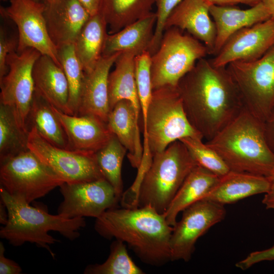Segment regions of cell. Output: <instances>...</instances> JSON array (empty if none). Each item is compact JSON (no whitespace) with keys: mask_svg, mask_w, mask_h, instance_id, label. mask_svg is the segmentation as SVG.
I'll return each instance as SVG.
<instances>
[{"mask_svg":"<svg viewBox=\"0 0 274 274\" xmlns=\"http://www.w3.org/2000/svg\"><path fill=\"white\" fill-rule=\"evenodd\" d=\"M177 88L190 123L207 141L246 108L226 66H215L206 58L197 61Z\"/></svg>","mask_w":274,"mask_h":274,"instance_id":"obj_1","label":"cell"},{"mask_svg":"<svg viewBox=\"0 0 274 274\" xmlns=\"http://www.w3.org/2000/svg\"><path fill=\"white\" fill-rule=\"evenodd\" d=\"M94 228L107 239L115 238L127 244L147 264L161 266L171 261L174 227L151 207L109 209L96 219Z\"/></svg>","mask_w":274,"mask_h":274,"instance_id":"obj_2","label":"cell"},{"mask_svg":"<svg viewBox=\"0 0 274 274\" xmlns=\"http://www.w3.org/2000/svg\"><path fill=\"white\" fill-rule=\"evenodd\" d=\"M206 144L230 170L266 177L274 171V154L265 139L264 122L246 108Z\"/></svg>","mask_w":274,"mask_h":274,"instance_id":"obj_3","label":"cell"},{"mask_svg":"<svg viewBox=\"0 0 274 274\" xmlns=\"http://www.w3.org/2000/svg\"><path fill=\"white\" fill-rule=\"evenodd\" d=\"M142 129L143 153L135 178L138 181L142 180L153 155L174 142L186 137L203 139L190 123L177 87L153 90L146 121Z\"/></svg>","mask_w":274,"mask_h":274,"instance_id":"obj_4","label":"cell"},{"mask_svg":"<svg viewBox=\"0 0 274 274\" xmlns=\"http://www.w3.org/2000/svg\"><path fill=\"white\" fill-rule=\"evenodd\" d=\"M0 196L8 213V221L1 228L0 236L14 246L25 242L35 243L47 249L54 256L49 245L57 241L50 235L49 231H57L73 240L80 236L79 231L86 225L84 218H67L59 214H49L30 206L21 198L11 195L2 187Z\"/></svg>","mask_w":274,"mask_h":274,"instance_id":"obj_5","label":"cell"},{"mask_svg":"<svg viewBox=\"0 0 274 274\" xmlns=\"http://www.w3.org/2000/svg\"><path fill=\"white\" fill-rule=\"evenodd\" d=\"M196 165L180 140L155 154L140 184L136 207H149L163 214Z\"/></svg>","mask_w":274,"mask_h":274,"instance_id":"obj_6","label":"cell"},{"mask_svg":"<svg viewBox=\"0 0 274 274\" xmlns=\"http://www.w3.org/2000/svg\"><path fill=\"white\" fill-rule=\"evenodd\" d=\"M208 54L206 46L188 33L175 27L165 29L157 51L151 55L153 90L177 87L197 61Z\"/></svg>","mask_w":274,"mask_h":274,"instance_id":"obj_7","label":"cell"},{"mask_svg":"<svg viewBox=\"0 0 274 274\" xmlns=\"http://www.w3.org/2000/svg\"><path fill=\"white\" fill-rule=\"evenodd\" d=\"M63 183L29 149L0 161L1 187L28 203Z\"/></svg>","mask_w":274,"mask_h":274,"instance_id":"obj_8","label":"cell"},{"mask_svg":"<svg viewBox=\"0 0 274 274\" xmlns=\"http://www.w3.org/2000/svg\"><path fill=\"white\" fill-rule=\"evenodd\" d=\"M246 108L264 122L274 105V45L260 58L226 66Z\"/></svg>","mask_w":274,"mask_h":274,"instance_id":"obj_9","label":"cell"},{"mask_svg":"<svg viewBox=\"0 0 274 274\" xmlns=\"http://www.w3.org/2000/svg\"><path fill=\"white\" fill-rule=\"evenodd\" d=\"M41 55L30 47L19 53H10L6 60L8 72L0 79V103L11 108L19 124L28 131V117L35 92L32 70Z\"/></svg>","mask_w":274,"mask_h":274,"instance_id":"obj_10","label":"cell"},{"mask_svg":"<svg viewBox=\"0 0 274 274\" xmlns=\"http://www.w3.org/2000/svg\"><path fill=\"white\" fill-rule=\"evenodd\" d=\"M27 147L65 183H82L105 178L95 154L53 145L42 138L34 127L29 129Z\"/></svg>","mask_w":274,"mask_h":274,"instance_id":"obj_11","label":"cell"},{"mask_svg":"<svg viewBox=\"0 0 274 274\" xmlns=\"http://www.w3.org/2000/svg\"><path fill=\"white\" fill-rule=\"evenodd\" d=\"M224 206L202 199L182 211V216L174 226L171 235V261L190 260L197 239L225 217Z\"/></svg>","mask_w":274,"mask_h":274,"instance_id":"obj_12","label":"cell"},{"mask_svg":"<svg viewBox=\"0 0 274 274\" xmlns=\"http://www.w3.org/2000/svg\"><path fill=\"white\" fill-rule=\"evenodd\" d=\"M7 8H1L2 15L12 21L18 30L17 52L33 48L50 57L59 66L57 48L51 41L44 15V3L34 0H9Z\"/></svg>","mask_w":274,"mask_h":274,"instance_id":"obj_13","label":"cell"},{"mask_svg":"<svg viewBox=\"0 0 274 274\" xmlns=\"http://www.w3.org/2000/svg\"><path fill=\"white\" fill-rule=\"evenodd\" d=\"M59 188L63 199L58 207V214L67 218L96 219L115 208L120 199L105 178L82 183H63Z\"/></svg>","mask_w":274,"mask_h":274,"instance_id":"obj_14","label":"cell"},{"mask_svg":"<svg viewBox=\"0 0 274 274\" xmlns=\"http://www.w3.org/2000/svg\"><path fill=\"white\" fill-rule=\"evenodd\" d=\"M274 45V18L244 28L231 36L212 59L215 66L234 61H250L264 54Z\"/></svg>","mask_w":274,"mask_h":274,"instance_id":"obj_15","label":"cell"},{"mask_svg":"<svg viewBox=\"0 0 274 274\" xmlns=\"http://www.w3.org/2000/svg\"><path fill=\"white\" fill-rule=\"evenodd\" d=\"M44 15L49 37L57 48L74 43L90 15L78 0H45Z\"/></svg>","mask_w":274,"mask_h":274,"instance_id":"obj_16","label":"cell"},{"mask_svg":"<svg viewBox=\"0 0 274 274\" xmlns=\"http://www.w3.org/2000/svg\"><path fill=\"white\" fill-rule=\"evenodd\" d=\"M53 109L66 133L68 149L95 154L109 141L113 133L107 123L91 115L74 116Z\"/></svg>","mask_w":274,"mask_h":274,"instance_id":"obj_17","label":"cell"},{"mask_svg":"<svg viewBox=\"0 0 274 274\" xmlns=\"http://www.w3.org/2000/svg\"><path fill=\"white\" fill-rule=\"evenodd\" d=\"M206 0H183L168 17L164 30L177 27L202 42L213 55L216 37L214 21Z\"/></svg>","mask_w":274,"mask_h":274,"instance_id":"obj_18","label":"cell"},{"mask_svg":"<svg viewBox=\"0 0 274 274\" xmlns=\"http://www.w3.org/2000/svg\"><path fill=\"white\" fill-rule=\"evenodd\" d=\"M121 53L102 56L94 68L85 73L78 116L94 115L107 122L110 112L108 78L111 67Z\"/></svg>","mask_w":274,"mask_h":274,"instance_id":"obj_19","label":"cell"},{"mask_svg":"<svg viewBox=\"0 0 274 274\" xmlns=\"http://www.w3.org/2000/svg\"><path fill=\"white\" fill-rule=\"evenodd\" d=\"M209 11L216 30L213 53L214 56L234 33L244 28L271 18L262 2L247 9H241L233 6L211 5Z\"/></svg>","mask_w":274,"mask_h":274,"instance_id":"obj_20","label":"cell"},{"mask_svg":"<svg viewBox=\"0 0 274 274\" xmlns=\"http://www.w3.org/2000/svg\"><path fill=\"white\" fill-rule=\"evenodd\" d=\"M140 121L132 104L128 100H121L110 110L107 122L111 131L128 151L127 156L131 165L137 169L143 153Z\"/></svg>","mask_w":274,"mask_h":274,"instance_id":"obj_21","label":"cell"},{"mask_svg":"<svg viewBox=\"0 0 274 274\" xmlns=\"http://www.w3.org/2000/svg\"><path fill=\"white\" fill-rule=\"evenodd\" d=\"M32 77L35 91L59 111L69 114V88L62 68L49 56L41 54L35 62Z\"/></svg>","mask_w":274,"mask_h":274,"instance_id":"obj_22","label":"cell"},{"mask_svg":"<svg viewBox=\"0 0 274 274\" xmlns=\"http://www.w3.org/2000/svg\"><path fill=\"white\" fill-rule=\"evenodd\" d=\"M269 187L268 177L230 170L219 177L216 185L203 199L224 206L255 195L264 194Z\"/></svg>","mask_w":274,"mask_h":274,"instance_id":"obj_23","label":"cell"},{"mask_svg":"<svg viewBox=\"0 0 274 274\" xmlns=\"http://www.w3.org/2000/svg\"><path fill=\"white\" fill-rule=\"evenodd\" d=\"M219 177L197 165L187 176L168 207L163 214L174 227L178 214L192 204L203 199L216 185Z\"/></svg>","mask_w":274,"mask_h":274,"instance_id":"obj_24","label":"cell"},{"mask_svg":"<svg viewBox=\"0 0 274 274\" xmlns=\"http://www.w3.org/2000/svg\"><path fill=\"white\" fill-rule=\"evenodd\" d=\"M156 22L155 13L127 25L120 30L108 35L102 56L117 52H132L136 56L148 51L152 40Z\"/></svg>","mask_w":274,"mask_h":274,"instance_id":"obj_25","label":"cell"},{"mask_svg":"<svg viewBox=\"0 0 274 274\" xmlns=\"http://www.w3.org/2000/svg\"><path fill=\"white\" fill-rule=\"evenodd\" d=\"M132 52H123L115 62V68L108 78L110 110L121 100L129 101L141 119L140 105L135 73V57Z\"/></svg>","mask_w":274,"mask_h":274,"instance_id":"obj_26","label":"cell"},{"mask_svg":"<svg viewBox=\"0 0 274 274\" xmlns=\"http://www.w3.org/2000/svg\"><path fill=\"white\" fill-rule=\"evenodd\" d=\"M107 27L100 12L90 16L74 43L76 53L85 73L91 72L102 56L108 35Z\"/></svg>","mask_w":274,"mask_h":274,"instance_id":"obj_27","label":"cell"},{"mask_svg":"<svg viewBox=\"0 0 274 274\" xmlns=\"http://www.w3.org/2000/svg\"><path fill=\"white\" fill-rule=\"evenodd\" d=\"M31 127L50 143L68 149L66 133L53 106L35 91L28 117V130Z\"/></svg>","mask_w":274,"mask_h":274,"instance_id":"obj_28","label":"cell"},{"mask_svg":"<svg viewBox=\"0 0 274 274\" xmlns=\"http://www.w3.org/2000/svg\"><path fill=\"white\" fill-rule=\"evenodd\" d=\"M155 0H101L99 12L114 33L152 12Z\"/></svg>","mask_w":274,"mask_h":274,"instance_id":"obj_29","label":"cell"},{"mask_svg":"<svg viewBox=\"0 0 274 274\" xmlns=\"http://www.w3.org/2000/svg\"><path fill=\"white\" fill-rule=\"evenodd\" d=\"M28 134L11 108L0 103V161L27 150Z\"/></svg>","mask_w":274,"mask_h":274,"instance_id":"obj_30","label":"cell"},{"mask_svg":"<svg viewBox=\"0 0 274 274\" xmlns=\"http://www.w3.org/2000/svg\"><path fill=\"white\" fill-rule=\"evenodd\" d=\"M127 152L113 134L108 142L95 153L97 164L104 178L113 186L120 199L123 193L122 166Z\"/></svg>","mask_w":274,"mask_h":274,"instance_id":"obj_31","label":"cell"},{"mask_svg":"<svg viewBox=\"0 0 274 274\" xmlns=\"http://www.w3.org/2000/svg\"><path fill=\"white\" fill-rule=\"evenodd\" d=\"M57 48L59 60L66 76L69 88V115L78 116L85 73L75 52L74 43Z\"/></svg>","mask_w":274,"mask_h":274,"instance_id":"obj_32","label":"cell"},{"mask_svg":"<svg viewBox=\"0 0 274 274\" xmlns=\"http://www.w3.org/2000/svg\"><path fill=\"white\" fill-rule=\"evenodd\" d=\"M86 274H143L129 256L125 243L116 239L110 247V253L101 264L88 265L84 271Z\"/></svg>","mask_w":274,"mask_h":274,"instance_id":"obj_33","label":"cell"},{"mask_svg":"<svg viewBox=\"0 0 274 274\" xmlns=\"http://www.w3.org/2000/svg\"><path fill=\"white\" fill-rule=\"evenodd\" d=\"M203 140L191 137L180 140L186 147L197 165L220 177L230 169L221 156Z\"/></svg>","mask_w":274,"mask_h":274,"instance_id":"obj_34","label":"cell"},{"mask_svg":"<svg viewBox=\"0 0 274 274\" xmlns=\"http://www.w3.org/2000/svg\"><path fill=\"white\" fill-rule=\"evenodd\" d=\"M151 55L146 51L135 57V73L138 94L139 98L141 115H147L153 92L151 65Z\"/></svg>","mask_w":274,"mask_h":274,"instance_id":"obj_35","label":"cell"},{"mask_svg":"<svg viewBox=\"0 0 274 274\" xmlns=\"http://www.w3.org/2000/svg\"><path fill=\"white\" fill-rule=\"evenodd\" d=\"M183 0H155L157 11L156 22L153 37L148 51L151 55L158 50L161 41L166 21L175 8Z\"/></svg>","mask_w":274,"mask_h":274,"instance_id":"obj_36","label":"cell"},{"mask_svg":"<svg viewBox=\"0 0 274 274\" xmlns=\"http://www.w3.org/2000/svg\"><path fill=\"white\" fill-rule=\"evenodd\" d=\"M18 37L11 36L6 29L1 26L0 28V79L8 72L7 57L10 53L17 51Z\"/></svg>","mask_w":274,"mask_h":274,"instance_id":"obj_37","label":"cell"},{"mask_svg":"<svg viewBox=\"0 0 274 274\" xmlns=\"http://www.w3.org/2000/svg\"><path fill=\"white\" fill-rule=\"evenodd\" d=\"M274 260V245L267 249L252 252L244 259L235 264L242 270H246L254 265L263 261Z\"/></svg>","mask_w":274,"mask_h":274,"instance_id":"obj_38","label":"cell"},{"mask_svg":"<svg viewBox=\"0 0 274 274\" xmlns=\"http://www.w3.org/2000/svg\"><path fill=\"white\" fill-rule=\"evenodd\" d=\"M5 247L0 243V274H19L22 272L21 267L14 261L4 256Z\"/></svg>","mask_w":274,"mask_h":274,"instance_id":"obj_39","label":"cell"},{"mask_svg":"<svg viewBox=\"0 0 274 274\" xmlns=\"http://www.w3.org/2000/svg\"><path fill=\"white\" fill-rule=\"evenodd\" d=\"M264 131L268 146L274 154V105L264 122Z\"/></svg>","mask_w":274,"mask_h":274,"instance_id":"obj_40","label":"cell"},{"mask_svg":"<svg viewBox=\"0 0 274 274\" xmlns=\"http://www.w3.org/2000/svg\"><path fill=\"white\" fill-rule=\"evenodd\" d=\"M268 178L269 187L268 191L264 194L262 202L266 209L274 210V171Z\"/></svg>","mask_w":274,"mask_h":274,"instance_id":"obj_41","label":"cell"},{"mask_svg":"<svg viewBox=\"0 0 274 274\" xmlns=\"http://www.w3.org/2000/svg\"><path fill=\"white\" fill-rule=\"evenodd\" d=\"M211 5L233 6L238 4L248 5L252 7L261 0H206Z\"/></svg>","mask_w":274,"mask_h":274,"instance_id":"obj_42","label":"cell"},{"mask_svg":"<svg viewBox=\"0 0 274 274\" xmlns=\"http://www.w3.org/2000/svg\"><path fill=\"white\" fill-rule=\"evenodd\" d=\"M90 16L98 13L101 0H78Z\"/></svg>","mask_w":274,"mask_h":274,"instance_id":"obj_43","label":"cell"},{"mask_svg":"<svg viewBox=\"0 0 274 274\" xmlns=\"http://www.w3.org/2000/svg\"><path fill=\"white\" fill-rule=\"evenodd\" d=\"M8 219V213L7 208L2 200H0V223L5 225Z\"/></svg>","mask_w":274,"mask_h":274,"instance_id":"obj_44","label":"cell"},{"mask_svg":"<svg viewBox=\"0 0 274 274\" xmlns=\"http://www.w3.org/2000/svg\"><path fill=\"white\" fill-rule=\"evenodd\" d=\"M261 2L267 8L271 17L274 18V0H261Z\"/></svg>","mask_w":274,"mask_h":274,"instance_id":"obj_45","label":"cell"},{"mask_svg":"<svg viewBox=\"0 0 274 274\" xmlns=\"http://www.w3.org/2000/svg\"><path fill=\"white\" fill-rule=\"evenodd\" d=\"M37 2H43V0H34Z\"/></svg>","mask_w":274,"mask_h":274,"instance_id":"obj_46","label":"cell"},{"mask_svg":"<svg viewBox=\"0 0 274 274\" xmlns=\"http://www.w3.org/2000/svg\"><path fill=\"white\" fill-rule=\"evenodd\" d=\"M2 1H9V0H2Z\"/></svg>","mask_w":274,"mask_h":274,"instance_id":"obj_47","label":"cell"},{"mask_svg":"<svg viewBox=\"0 0 274 274\" xmlns=\"http://www.w3.org/2000/svg\"><path fill=\"white\" fill-rule=\"evenodd\" d=\"M44 1H45V0H43V2Z\"/></svg>","mask_w":274,"mask_h":274,"instance_id":"obj_48","label":"cell"}]
</instances>
